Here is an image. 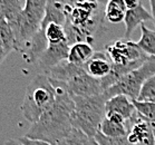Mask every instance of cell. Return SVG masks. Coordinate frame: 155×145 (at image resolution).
<instances>
[{
    "instance_id": "cell-1",
    "label": "cell",
    "mask_w": 155,
    "mask_h": 145,
    "mask_svg": "<svg viewBox=\"0 0 155 145\" xmlns=\"http://www.w3.org/2000/svg\"><path fill=\"white\" fill-rule=\"evenodd\" d=\"M50 79L56 88V101L36 123L31 124L26 136L58 145L74 127L71 116L75 103L65 83Z\"/></svg>"
},
{
    "instance_id": "cell-2",
    "label": "cell",
    "mask_w": 155,
    "mask_h": 145,
    "mask_svg": "<svg viewBox=\"0 0 155 145\" xmlns=\"http://www.w3.org/2000/svg\"><path fill=\"white\" fill-rule=\"evenodd\" d=\"M97 0H69L65 6V30L69 46L76 43L95 41V35L102 28L105 16L101 15Z\"/></svg>"
},
{
    "instance_id": "cell-3",
    "label": "cell",
    "mask_w": 155,
    "mask_h": 145,
    "mask_svg": "<svg viewBox=\"0 0 155 145\" xmlns=\"http://www.w3.org/2000/svg\"><path fill=\"white\" fill-rule=\"evenodd\" d=\"M47 76L55 81L65 83L71 96H95L104 93L101 79L92 77L84 66H77L67 59L45 71Z\"/></svg>"
},
{
    "instance_id": "cell-4",
    "label": "cell",
    "mask_w": 155,
    "mask_h": 145,
    "mask_svg": "<svg viewBox=\"0 0 155 145\" xmlns=\"http://www.w3.org/2000/svg\"><path fill=\"white\" fill-rule=\"evenodd\" d=\"M56 101V88L49 76L37 74L29 83L20 106L21 113L31 124L36 123Z\"/></svg>"
},
{
    "instance_id": "cell-5",
    "label": "cell",
    "mask_w": 155,
    "mask_h": 145,
    "mask_svg": "<svg viewBox=\"0 0 155 145\" xmlns=\"http://www.w3.org/2000/svg\"><path fill=\"white\" fill-rule=\"evenodd\" d=\"M75 108L73 112V126L79 128L89 136H95L106 115V96L104 93L95 96H73Z\"/></svg>"
},
{
    "instance_id": "cell-6",
    "label": "cell",
    "mask_w": 155,
    "mask_h": 145,
    "mask_svg": "<svg viewBox=\"0 0 155 145\" xmlns=\"http://www.w3.org/2000/svg\"><path fill=\"white\" fill-rule=\"evenodd\" d=\"M155 75V56L148 58L138 68L124 75L118 81L104 92L108 99L116 95H126L130 99H137L144 83Z\"/></svg>"
},
{
    "instance_id": "cell-7",
    "label": "cell",
    "mask_w": 155,
    "mask_h": 145,
    "mask_svg": "<svg viewBox=\"0 0 155 145\" xmlns=\"http://www.w3.org/2000/svg\"><path fill=\"white\" fill-rule=\"evenodd\" d=\"M46 7L47 0H26L20 21L14 30L17 41L16 51H19L21 46L41 29Z\"/></svg>"
},
{
    "instance_id": "cell-8",
    "label": "cell",
    "mask_w": 155,
    "mask_h": 145,
    "mask_svg": "<svg viewBox=\"0 0 155 145\" xmlns=\"http://www.w3.org/2000/svg\"><path fill=\"white\" fill-rule=\"evenodd\" d=\"M127 140L133 145H155V138L151 125L140 113L127 120Z\"/></svg>"
},
{
    "instance_id": "cell-9",
    "label": "cell",
    "mask_w": 155,
    "mask_h": 145,
    "mask_svg": "<svg viewBox=\"0 0 155 145\" xmlns=\"http://www.w3.org/2000/svg\"><path fill=\"white\" fill-rule=\"evenodd\" d=\"M69 47L71 46L68 45V43L55 44V45L48 44L47 48L38 59V64L40 65L44 73L67 59Z\"/></svg>"
},
{
    "instance_id": "cell-10",
    "label": "cell",
    "mask_w": 155,
    "mask_h": 145,
    "mask_svg": "<svg viewBox=\"0 0 155 145\" xmlns=\"http://www.w3.org/2000/svg\"><path fill=\"white\" fill-rule=\"evenodd\" d=\"M99 132L107 137H122L127 135V120L117 113H107L99 126Z\"/></svg>"
},
{
    "instance_id": "cell-11",
    "label": "cell",
    "mask_w": 155,
    "mask_h": 145,
    "mask_svg": "<svg viewBox=\"0 0 155 145\" xmlns=\"http://www.w3.org/2000/svg\"><path fill=\"white\" fill-rule=\"evenodd\" d=\"M84 68L92 77L102 79L109 75V73L112 71L113 63L107 57L106 53L95 51L92 58L84 65Z\"/></svg>"
},
{
    "instance_id": "cell-12",
    "label": "cell",
    "mask_w": 155,
    "mask_h": 145,
    "mask_svg": "<svg viewBox=\"0 0 155 145\" xmlns=\"http://www.w3.org/2000/svg\"><path fill=\"white\" fill-rule=\"evenodd\" d=\"M105 112L107 113H117L122 115L126 120H130L136 113V108L133 99L126 95H116L106 101Z\"/></svg>"
},
{
    "instance_id": "cell-13",
    "label": "cell",
    "mask_w": 155,
    "mask_h": 145,
    "mask_svg": "<svg viewBox=\"0 0 155 145\" xmlns=\"http://www.w3.org/2000/svg\"><path fill=\"white\" fill-rule=\"evenodd\" d=\"M147 20H153L152 14L146 10V8L143 5H140L134 9H128L126 11L124 24H125V39H130L132 32L134 31L137 26L143 25Z\"/></svg>"
},
{
    "instance_id": "cell-14",
    "label": "cell",
    "mask_w": 155,
    "mask_h": 145,
    "mask_svg": "<svg viewBox=\"0 0 155 145\" xmlns=\"http://www.w3.org/2000/svg\"><path fill=\"white\" fill-rule=\"evenodd\" d=\"M95 54L92 44L76 43L69 47L67 60L69 63L77 66H84Z\"/></svg>"
},
{
    "instance_id": "cell-15",
    "label": "cell",
    "mask_w": 155,
    "mask_h": 145,
    "mask_svg": "<svg viewBox=\"0 0 155 145\" xmlns=\"http://www.w3.org/2000/svg\"><path fill=\"white\" fill-rule=\"evenodd\" d=\"M25 5L26 0H2L5 18L10 24L11 28L14 30L20 21L22 11L25 9Z\"/></svg>"
},
{
    "instance_id": "cell-16",
    "label": "cell",
    "mask_w": 155,
    "mask_h": 145,
    "mask_svg": "<svg viewBox=\"0 0 155 145\" xmlns=\"http://www.w3.org/2000/svg\"><path fill=\"white\" fill-rule=\"evenodd\" d=\"M127 8L124 0H109L104 8L105 19L112 24H120L124 21Z\"/></svg>"
},
{
    "instance_id": "cell-17",
    "label": "cell",
    "mask_w": 155,
    "mask_h": 145,
    "mask_svg": "<svg viewBox=\"0 0 155 145\" xmlns=\"http://www.w3.org/2000/svg\"><path fill=\"white\" fill-rule=\"evenodd\" d=\"M58 145H99L95 136H89L79 128L73 127L71 133Z\"/></svg>"
},
{
    "instance_id": "cell-18",
    "label": "cell",
    "mask_w": 155,
    "mask_h": 145,
    "mask_svg": "<svg viewBox=\"0 0 155 145\" xmlns=\"http://www.w3.org/2000/svg\"><path fill=\"white\" fill-rule=\"evenodd\" d=\"M45 31L47 43L48 44H61L67 43V36L64 25L57 24V22H49L46 27L41 28Z\"/></svg>"
},
{
    "instance_id": "cell-19",
    "label": "cell",
    "mask_w": 155,
    "mask_h": 145,
    "mask_svg": "<svg viewBox=\"0 0 155 145\" xmlns=\"http://www.w3.org/2000/svg\"><path fill=\"white\" fill-rule=\"evenodd\" d=\"M141 38L137 41L138 47L147 56H155V31L143 24L141 25Z\"/></svg>"
},
{
    "instance_id": "cell-20",
    "label": "cell",
    "mask_w": 155,
    "mask_h": 145,
    "mask_svg": "<svg viewBox=\"0 0 155 145\" xmlns=\"http://www.w3.org/2000/svg\"><path fill=\"white\" fill-rule=\"evenodd\" d=\"M0 39L2 40L6 49L9 54L12 50H16V47H17L16 36H15L14 29L11 28L10 24L7 21L6 18H2L0 20Z\"/></svg>"
},
{
    "instance_id": "cell-21",
    "label": "cell",
    "mask_w": 155,
    "mask_h": 145,
    "mask_svg": "<svg viewBox=\"0 0 155 145\" xmlns=\"http://www.w3.org/2000/svg\"><path fill=\"white\" fill-rule=\"evenodd\" d=\"M137 101L155 103V75L152 76L151 78H148L144 83L141 93L137 97Z\"/></svg>"
},
{
    "instance_id": "cell-22",
    "label": "cell",
    "mask_w": 155,
    "mask_h": 145,
    "mask_svg": "<svg viewBox=\"0 0 155 145\" xmlns=\"http://www.w3.org/2000/svg\"><path fill=\"white\" fill-rule=\"evenodd\" d=\"M135 105V108L143 117H145L147 120H155V103L153 102H143V101H133Z\"/></svg>"
},
{
    "instance_id": "cell-23",
    "label": "cell",
    "mask_w": 155,
    "mask_h": 145,
    "mask_svg": "<svg viewBox=\"0 0 155 145\" xmlns=\"http://www.w3.org/2000/svg\"><path fill=\"white\" fill-rule=\"evenodd\" d=\"M95 138L97 140L99 145H133L127 140V136H122V137H107L104 134H102L99 131L95 135Z\"/></svg>"
},
{
    "instance_id": "cell-24",
    "label": "cell",
    "mask_w": 155,
    "mask_h": 145,
    "mask_svg": "<svg viewBox=\"0 0 155 145\" xmlns=\"http://www.w3.org/2000/svg\"><path fill=\"white\" fill-rule=\"evenodd\" d=\"M19 141L25 145H53L49 142L42 141V140H36V138H29L26 135L19 138Z\"/></svg>"
},
{
    "instance_id": "cell-25",
    "label": "cell",
    "mask_w": 155,
    "mask_h": 145,
    "mask_svg": "<svg viewBox=\"0 0 155 145\" xmlns=\"http://www.w3.org/2000/svg\"><path fill=\"white\" fill-rule=\"evenodd\" d=\"M9 55V53L7 51L6 49V47H5L4 43H2V40L0 39V65L2 64V61L6 59V57Z\"/></svg>"
},
{
    "instance_id": "cell-26",
    "label": "cell",
    "mask_w": 155,
    "mask_h": 145,
    "mask_svg": "<svg viewBox=\"0 0 155 145\" xmlns=\"http://www.w3.org/2000/svg\"><path fill=\"white\" fill-rule=\"evenodd\" d=\"M124 2L126 5L127 10L128 9H134V8L138 7L141 5V1L140 0H124Z\"/></svg>"
},
{
    "instance_id": "cell-27",
    "label": "cell",
    "mask_w": 155,
    "mask_h": 145,
    "mask_svg": "<svg viewBox=\"0 0 155 145\" xmlns=\"http://www.w3.org/2000/svg\"><path fill=\"white\" fill-rule=\"evenodd\" d=\"M150 1V6H151V14L153 17V22L155 26V0H148Z\"/></svg>"
},
{
    "instance_id": "cell-28",
    "label": "cell",
    "mask_w": 155,
    "mask_h": 145,
    "mask_svg": "<svg viewBox=\"0 0 155 145\" xmlns=\"http://www.w3.org/2000/svg\"><path fill=\"white\" fill-rule=\"evenodd\" d=\"M5 145H25V144H22L19 140H8L5 143Z\"/></svg>"
},
{
    "instance_id": "cell-29",
    "label": "cell",
    "mask_w": 155,
    "mask_h": 145,
    "mask_svg": "<svg viewBox=\"0 0 155 145\" xmlns=\"http://www.w3.org/2000/svg\"><path fill=\"white\" fill-rule=\"evenodd\" d=\"M148 122H150L152 132H153V135H154V138H155V120H148Z\"/></svg>"
},
{
    "instance_id": "cell-30",
    "label": "cell",
    "mask_w": 155,
    "mask_h": 145,
    "mask_svg": "<svg viewBox=\"0 0 155 145\" xmlns=\"http://www.w3.org/2000/svg\"><path fill=\"white\" fill-rule=\"evenodd\" d=\"M5 18V15H4V7H2V0H0V20Z\"/></svg>"
}]
</instances>
